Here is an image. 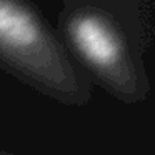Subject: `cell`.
Listing matches in <instances>:
<instances>
[{
  "instance_id": "1",
  "label": "cell",
  "mask_w": 155,
  "mask_h": 155,
  "mask_svg": "<svg viewBox=\"0 0 155 155\" xmlns=\"http://www.w3.org/2000/svg\"><path fill=\"white\" fill-rule=\"evenodd\" d=\"M67 35L92 68L118 87L128 82L130 68L124 42L107 18L90 10L77 12L67 22Z\"/></svg>"
}]
</instances>
